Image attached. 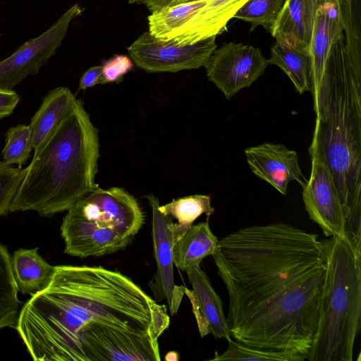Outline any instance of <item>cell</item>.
<instances>
[{
	"label": "cell",
	"instance_id": "6da1fadb",
	"mask_svg": "<svg viewBox=\"0 0 361 361\" xmlns=\"http://www.w3.org/2000/svg\"><path fill=\"white\" fill-rule=\"evenodd\" d=\"M212 256L228 295L231 337L307 360L326 269L318 235L283 222L252 225L219 240Z\"/></svg>",
	"mask_w": 361,
	"mask_h": 361
},
{
	"label": "cell",
	"instance_id": "7a4b0ae2",
	"mask_svg": "<svg viewBox=\"0 0 361 361\" xmlns=\"http://www.w3.org/2000/svg\"><path fill=\"white\" fill-rule=\"evenodd\" d=\"M169 323L166 307L122 273L59 265L15 329L35 361H159Z\"/></svg>",
	"mask_w": 361,
	"mask_h": 361
},
{
	"label": "cell",
	"instance_id": "3957f363",
	"mask_svg": "<svg viewBox=\"0 0 361 361\" xmlns=\"http://www.w3.org/2000/svg\"><path fill=\"white\" fill-rule=\"evenodd\" d=\"M315 126L310 149L324 158L343 208L347 236L361 246V61L351 57L343 32L327 59L313 98Z\"/></svg>",
	"mask_w": 361,
	"mask_h": 361
},
{
	"label": "cell",
	"instance_id": "277c9868",
	"mask_svg": "<svg viewBox=\"0 0 361 361\" xmlns=\"http://www.w3.org/2000/svg\"><path fill=\"white\" fill-rule=\"evenodd\" d=\"M98 132L76 99L53 134L37 150L10 207L51 216L67 211L99 186Z\"/></svg>",
	"mask_w": 361,
	"mask_h": 361
},
{
	"label": "cell",
	"instance_id": "5b68a950",
	"mask_svg": "<svg viewBox=\"0 0 361 361\" xmlns=\"http://www.w3.org/2000/svg\"><path fill=\"white\" fill-rule=\"evenodd\" d=\"M326 269L308 361H353L361 319V257L345 240H323Z\"/></svg>",
	"mask_w": 361,
	"mask_h": 361
},
{
	"label": "cell",
	"instance_id": "8992f818",
	"mask_svg": "<svg viewBox=\"0 0 361 361\" xmlns=\"http://www.w3.org/2000/svg\"><path fill=\"white\" fill-rule=\"evenodd\" d=\"M144 221L128 191L98 187L67 210L60 228L64 252L80 258L113 254L130 243Z\"/></svg>",
	"mask_w": 361,
	"mask_h": 361
},
{
	"label": "cell",
	"instance_id": "52a82bcc",
	"mask_svg": "<svg viewBox=\"0 0 361 361\" xmlns=\"http://www.w3.org/2000/svg\"><path fill=\"white\" fill-rule=\"evenodd\" d=\"M212 36L193 44H181L142 33L128 47L134 63L149 73H175L204 66L217 48Z\"/></svg>",
	"mask_w": 361,
	"mask_h": 361
},
{
	"label": "cell",
	"instance_id": "ba28073f",
	"mask_svg": "<svg viewBox=\"0 0 361 361\" xmlns=\"http://www.w3.org/2000/svg\"><path fill=\"white\" fill-rule=\"evenodd\" d=\"M82 12L80 5H73L45 32L1 61L0 89L12 90L27 76L37 75L61 45L71 21Z\"/></svg>",
	"mask_w": 361,
	"mask_h": 361
},
{
	"label": "cell",
	"instance_id": "9c48e42d",
	"mask_svg": "<svg viewBox=\"0 0 361 361\" xmlns=\"http://www.w3.org/2000/svg\"><path fill=\"white\" fill-rule=\"evenodd\" d=\"M268 65L259 49L231 42L216 49L204 67L208 80L230 99L260 78Z\"/></svg>",
	"mask_w": 361,
	"mask_h": 361
},
{
	"label": "cell",
	"instance_id": "30bf717a",
	"mask_svg": "<svg viewBox=\"0 0 361 361\" xmlns=\"http://www.w3.org/2000/svg\"><path fill=\"white\" fill-rule=\"evenodd\" d=\"M309 153L311 173L302 188L305 210L326 237L337 236L349 244L345 219L333 176L324 158L316 149L309 148Z\"/></svg>",
	"mask_w": 361,
	"mask_h": 361
},
{
	"label": "cell",
	"instance_id": "8fae6325",
	"mask_svg": "<svg viewBox=\"0 0 361 361\" xmlns=\"http://www.w3.org/2000/svg\"><path fill=\"white\" fill-rule=\"evenodd\" d=\"M152 209V234L157 271L149 283L154 293V300H166L170 314L178 311L185 287L175 284L173 276V234L171 224V218L163 214L159 209V200L153 195L145 196Z\"/></svg>",
	"mask_w": 361,
	"mask_h": 361
},
{
	"label": "cell",
	"instance_id": "7c38bea8",
	"mask_svg": "<svg viewBox=\"0 0 361 361\" xmlns=\"http://www.w3.org/2000/svg\"><path fill=\"white\" fill-rule=\"evenodd\" d=\"M245 154L251 171L283 195L290 182L295 180L303 188L307 181L297 152L283 144L264 142L246 148Z\"/></svg>",
	"mask_w": 361,
	"mask_h": 361
},
{
	"label": "cell",
	"instance_id": "4fadbf2b",
	"mask_svg": "<svg viewBox=\"0 0 361 361\" xmlns=\"http://www.w3.org/2000/svg\"><path fill=\"white\" fill-rule=\"evenodd\" d=\"M200 264L192 263L185 271L192 290L185 288V294L190 299L202 338L212 334L216 338L231 340L223 303L212 287Z\"/></svg>",
	"mask_w": 361,
	"mask_h": 361
},
{
	"label": "cell",
	"instance_id": "5bb4252c",
	"mask_svg": "<svg viewBox=\"0 0 361 361\" xmlns=\"http://www.w3.org/2000/svg\"><path fill=\"white\" fill-rule=\"evenodd\" d=\"M343 28L342 2L319 0L310 44L313 67L312 98L318 92L331 49L343 32Z\"/></svg>",
	"mask_w": 361,
	"mask_h": 361
},
{
	"label": "cell",
	"instance_id": "9a60e30c",
	"mask_svg": "<svg viewBox=\"0 0 361 361\" xmlns=\"http://www.w3.org/2000/svg\"><path fill=\"white\" fill-rule=\"evenodd\" d=\"M249 0H207L206 4L166 39L193 44L222 33L228 21Z\"/></svg>",
	"mask_w": 361,
	"mask_h": 361
},
{
	"label": "cell",
	"instance_id": "2e32d148",
	"mask_svg": "<svg viewBox=\"0 0 361 361\" xmlns=\"http://www.w3.org/2000/svg\"><path fill=\"white\" fill-rule=\"evenodd\" d=\"M319 0H285L270 30L277 42L310 47Z\"/></svg>",
	"mask_w": 361,
	"mask_h": 361
},
{
	"label": "cell",
	"instance_id": "e0dca14e",
	"mask_svg": "<svg viewBox=\"0 0 361 361\" xmlns=\"http://www.w3.org/2000/svg\"><path fill=\"white\" fill-rule=\"evenodd\" d=\"M76 99L67 87H58L46 94L29 125L34 151L50 137Z\"/></svg>",
	"mask_w": 361,
	"mask_h": 361
},
{
	"label": "cell",
	"instance_id": "ac0fdd59",
	"mask_svg": "<svg viewBox=\"0 0 361 361\" xmlns=\"http://www.w3.org/2000/svg\"><path fill=\"white\" fill-rule=\"evenodd\" d=\"M11 267L18 290L31 296L46 288L56 271V266L48 264L37 247L15 251Z\"/></svg>",
	"mask_w": 361,
	"mask_h": 361
},
{
	"label": "cell",
	"instance_id": "d6986e66",
	"mask_svg": "<svg viewBox=\"0 0 361 361\" xmlns=\"http://www.w3.org/2000/svg\"><path fill=\"white\" fill-rule=\"evenodd\" d=\"M268 63L279 66L290 79L299 94L312 93L313 67L310 47L276 42L271 47Z\"/></svg>",
	"mask_w": 361,
	"mask_h": 361
},
{
	"label": "cell",
	"instance_id": "ffe728a7",
	"mask_svg": "<svg viewBox=\"0 0 361 361\" xmlns=\"http://www.w3.org/2000/svg\"><path fill=\"white\" fill-rule=\"evenodd\" d=\"M219 243L208 221L192 225L173 247L174 265L183 271L192 263L215 253Z\"/></svg>",
	"mask_w": 361,
	"mask_h": 361
},
{
	"label": "cell",
	"instance_id": "44dd1931",
	"mask_svg": "<svg viewBox=\"0 0 361 361\" xmlns=\"http://www.w3.org/2000/svg\"><path fill=\"white\" fill-rule=\"evenodd\" d=\"M164 215L173 217L177 223L171 224L173 246L183 234L193 225V222L204 214L209 217L214 208L211 205V197L207 195H192L159 207Z\"/></svg>",
	"mask_w": 361,
	"mask_h": 361
},
{
	"label": "cell",
	"instance_id": "7402d4cb",
	"mask_svg": "<svg viewBox=\"0 0 361 361\" xmlns=\"http://www.w3.org/2000/svg\"><path fill=\"white\" fill-rule=\"evenodd\" d=\"M207 0L168 6L152 12L148 16L149 32L155 37L166 39L184 25Z\"/></svg>",
	"mask_w": 361,
	"mask_h": 361
},
{
	"label": "cell",
	"instance_id": "603a6c76",
	"mask_svg": "<svg viewBox=\"0 0 361 361\" xmlns=\"http://www.w3.org/2000/svg\"><path fill=\"white\" fill-rule=\"evenodd\" d=\"M15 283L11 257L7 248L0 243V329L15 328L18 317L20 301Z\"/></svg>",
	"mask_w": 361,
	"mask_h": 361
},
{
	"label": "cell",
	"instance_id": "cb8c5ba5",
	"mask_svg": "<svg viewBox=\"0 0 361 361\" xmlns=\"http://www.w3.org/2000/svg\"><path fill=\"white\" fill-rule=\"evenodd\" d=\"M226 350L221 355L215 353L211 360L239 361H304L306 357L298 354L282 351H273L251 348L240 343L230 340Z\"/></svg>",
	"mask_w": 361,
	"mask_h": 361
},
{
	"label": "cell",
	"instance_id": "d4e9b609",
	"mask_svg": "<svg viewBox=\"0 0 361 361\" xmlns=\"http://www.w3.org/2000/svg\"><path fill=\"white\" fill-rule=\"evenodd\" d=\"M285 0H249L234 15L250 24V31L262 26L271 30Z\"/></svg>",
	"mask_w": 361,
	"mask_h": 361
},
{
	"label": "cell",
	"instance_id": "484cf974",
	"mask_svg": "<svg viewBox=\"0 0 361 361\" xmlns=\"http://www.w3.org/2000/svg\"><path fill=\"white\" fill-rule=\"evenodd\" d=\"M33 145L29 126L19 124L8 128L1 152L3 159L6 164H16L18 168H21L30 157Z\"/></svg>",
	"mask_w": 361,
	"mask_h": 361
},
{
	"label": "cell",
	"instance_id": "4316f807",
	"mask_svg": "<svg viewBox=\"0 0 361 361\" xmlns=\"http://www.w3.org/2000/svg\"><path fill=\"white\" fill-rule=\"evenodd\" d=\"M26 168H16L0 161V216L10 212V207L25 174Z\"/></svg>",
	"mask_w": 361,
	"mask_h": 361
},
{
	"label": "cell",
	"instance_id": "83f0119b",
	"mask_svg": "<svg viewBox=\"0 0 361 361\" xmlns=\"http://www.w3.org/2000/svg\"><path fill=\"white\" fill-rule=\"evenodd\" d=\"M102 66V84L120 81L133 68L132 60L126 55H115Z\"/></svg>",
	"mask_w": 361,
	"mask_h": 361
},
{
	"label": "cell",
	"instance_id": "f1b7e54d",
	"mask_svg": "<svg viewBox=\"0 0 361 361\" xmlns=\"http://www.w3.org/2000/svg\"><path fill=\"white\" fill-rule=\"evenodd\" d=\"M19 101V95L13 90L0 89V120L11 114Z\"/></svg>",
	"mask_w": 361,
	"mask_h": 361
},
{
	"label": "cell",
	"instance_id": "f546056e",
	"mask_svg": "<svg viewBox=\"0 0 361 361\" xmlns=\"http://www.w3.org/2000/svg\"><path fill=\"white\" fill-rule=\"evenodd\" d=\"M102 66H95L87 70L81 76L79 89L86 90L98 84H102Z\"/></svg>",
	"mask_w": 361,
	"mask_h": 361
},
{
	"label": "cell",
	"instance_id": "4dcf8cb0",
	"mask_svg": "<svg viewBox=\"0 0 361 361\" xmlns=\"http://www.w3.org/2000/svg\"><path fill=\"white\" fill-rule=\"evenodd\" d=\"M172 1L173 0H129V2L130 4H145L152 13L170 6Z\"/></svg>",
	"mask_w": 361,
	"mask_h": 361
},
{
	"label": "cell",
	"instance_id": "1f68e13d",
	"mask_svg": "<svg viewBox=\"0 0 361 361\" xmlns=\"http://www.w3.org/2000/svg\"><path fill=\"white\" fill-rule=\"evenodd\" d=\"M164 360H167V361L168 360H172V361L178 360H179L178 354L176 352L171 351L166 355Z\"/></svg>",
	"mask_w": 361,
	"mask_h": 361
},
{
	"label": "cell",
	"instance_id": "d6a6232c",
	"mask_svg": "<svg viewBox=\"0 0 361 361\" xmlns=\"http://www.w3.org/2000/svg\"><path fill=\"white\" fill-rule=\"evenodd\" d=\"M202 1V0H173L170 4V6H173L182 3L190 2V1Z\"/></svg>",
	"mask_w": 361,
	"mask_h": 361
},
{
	"label": "cell",
	"instance_id": "836d02e7",
	"mask_svg": "<svg viewBox=\"0 0 361 361\" xmlns=\"http://www.w3.org/2000/svg\"><path fill=\"white\" fill-rule=\"evenodd\" d=\"M341 2H349L351 0H340Z\"/></svg>",
	"mask_w": 361,
	"mask_h": 361
}]
</instances>
